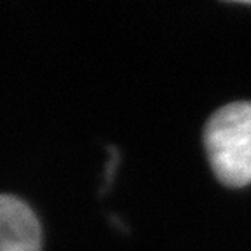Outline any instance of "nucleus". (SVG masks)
I'll use <instances>...</instances> for the list:
<instances>
[{"mask_svg":"<svg viewBox=\"0 0 251 251\" xmlns=\"http://www.w3.org/2000/svg\"><path fill=\"white\" fill-rule=\"evenodd\" d=\"M0 251H40V225L28 204L0 196Z\"/></svg>","mask_w":251,"mask_h":251,"instance_id":"f03ea898","label":"nucleus"},{"mask_svg":"<svg viewBox=\"0 0 251 251\" xmlns=\"http://www.w3.org/2000/svg\"><path fill=\"white\" fill-rule=\"evenodd\" d=\"M204 145L222 183H251V103L237 101L216 110L204 129Z\"/></svg>","mask_w":251,"mask_h":251,"instance_id":"f257e3e1","label":"nucleus"}]
</instances>
